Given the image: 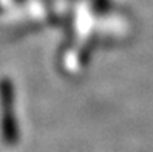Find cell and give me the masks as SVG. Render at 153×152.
Wrapping results in <instances>:
<instances>
[{
	"instance_id": "1",
	"label": "cell",
	"mask_w": 153,
	"mask_h": 152,
	"mask_svg": "<svg viewBox=\"0 0 153 152\" xmlns=\"http://www.w3.org/2000/svg\"><path fill=\"white\" fill-rule=\"evenodd\" d=\"M0 106H2V133L6 143H14L17 137V127L13 107V87L8 81L0 84Z\"/></svg>"
}]
</instances>
